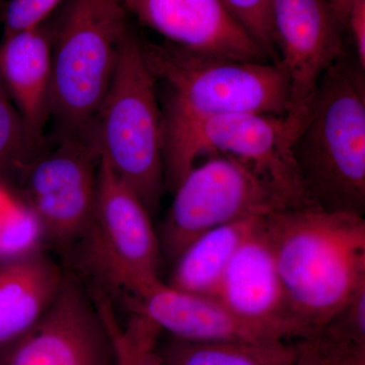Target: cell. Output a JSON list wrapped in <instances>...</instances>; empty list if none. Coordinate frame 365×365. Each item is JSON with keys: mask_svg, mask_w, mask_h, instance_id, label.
Here are the masks:
<instances>
[{"mask_svg": "<svg viewBox=\"0 0 365 365\" xmlns=\"http://www.w3.org/2000/svg\"><path fill=\"white\" fill-rule=\"evenodd\" d=\"M265 228L292 313L311 335L365 287L364 216L283 208Z\"/></svg>", "mask_w": 365, "mask_h": 365, "instance_id": "obj_1", "label": "cell"}, {"mask_svg": "<svg viewBox=\"0 0 365 365\" xmlns=\"http://www.w3.org/2000/svg\"><path fill=\"white\" fill-rule=\"evenodd\" d=\"M141 44L157 85L165 88L163 163L211 118L237 113L287 116L289 111V86L279 64L201 54L165 41L141 38Z\"/></svg>", "mask_w": 365, "mask_h": 365, "instance_id": "obj_2", "label": "cell"}, {"mask_svg": "<svg viewBox=\"0 0 365 365\" xmlns=\"http://www.w3.org/2000/svg\"><path fill=\"white\" fill-rule=\"evenodd\" d=\"M364 73L348 54L331 66L292 141L304 191L326 211H365Z\"/></svg>", "mask_w": 365, "mask_h": 365, "instance_id": "obj_3", "label": "cell"}, {"mask_svg": "<svg viewBox=\"0 0 365 365\" xmlns=\"http://www.w3.org/2000/svg\"><path fill=\"white\" fill-rule=\"evenodd\" d=\"M122 0H63L46 21L51 41L54 133L93 135L130 24Z\"/></svg>", "mask_w": 365, "mask_h": 365, "instance_id": "obj_4", "label": "cell"}, {"mask_svg": "<svg viewBox=\"0 0 365 365\" xmlns=\"http://www.w3.org/2000/svg\"><path fill=\"white\" fill-rule=\"evenodd\" d=\"M101 158L151 213L165 189L162 108L140 36L129 26L93 125Z\"/></svg>", "mask_w": 365, "mask_h": 365, "instance_id": "obj_5", "label": "cell"}, {"mask_svg": "<svg viewBox=\"0 0 365 365\" xmlns=\"http://www.w3.org/2000/svg\"><path fill=\"white\" fill-rule=\"evenodd\" d=\"M100 158L95 136L52 134L11 186L43 240L66 256L93 220Z\"/></svg>", "mask_w": 365, "mask_h": 365, "instance_id": "obj_6", "label": "cell"}, {"mask_svg": "<svg viewBox=\"0 0 365 365\" xmlns=\"http://www.w3.org/2000/svg\"><path fill=\"white\" fill-rule=\"evenodd\" d=\"M69 256L76 257L78 269L110 294L160 277L163 256L150 212L103 158L93 220Z\"/></svg>", "mask_w": 365, "mask_h": 365, "instance_id": "obj_7", "label": "cell"}, {"mask_svg": "<svg viewBox=\"0 0 365 365\" xmlns=\"http://www.w3.org/2000/svg\"><path fill=\"white\" fill-rule=\"evenodd\" d=\"M294 131L287 116L237 113L206 120L165 162V189L174 192L203 155L234 158L256 173L288 208L309 201L292 153Z\"/></svg>", "mask_w": 365, "mask_h": 365, "instance_id": "obj_8", "label": "cell"}, {"mask_svg": "<svg viewBox=\"0 0 365 365\" xmlns=\"http://www.w3.org/2000/svg\"><path fill=\"white\" fill-rule=\"evenodd\" d=\"M173 193L158 235L163 256L172 262L208 230L288 208L256 173L222 155L195 163Z\"/></svg>", "mask_w": 365, "mask_h": 365, "instance_id": "obj_9", "label": "cell"}, {"mask_svg": "<svg viewBox=\"0 0 365 365\" xmlns=\"http://www.w3.org/2000/svg\"><path fill=\"white\" fill-rule=\"evenodd\" d=\"M278 63L289 86L288 121L299 131L319 81L347 53L346 26L327 0H270Z\"/></svg>", "mask_w": 365, "mask_h": 365, "instance_id": "obj_10", "label": "cell"}, {"mask_svg": "<svg viewBox=\"0 0 365 365\" xmlns=\"http://www.w3.org/2000/svg\"><path fill=\"white\" fill-rule=\"evenodd\" d=\"M0 365H115L109 334L78 273L67 270L44 317L0 347Z\"/></svg>", "mask_w": 365, "mask_h": 365, "instance_id": "obj_11", "label": "cell"}, {"mask_svg": "<svg viewBox=\"0 0 365 365\" xmlns=\"http://www.w3.org/2000/svg\"><path fill=\"white\" fill-rule=\"evenodd\" d=\"M216 299L237 319L272 339L297 341L309 335L288 302L266 232L265 217L235 251Z\"/></svg>", "mask_w": 365, "mask_h": 365, "instance_id": "obj_12", "label": "cell"}, {"mask_svg": "<svg viewBox=\"0 0 365 365\" xmlns=\"http://www.w3.org/2000/svg\"><path fill=\"white\" fill-rule=\"evenodd\" d=\"M127 13L165 42L201 54L267 62L253 38L222 0H122Z\"/></svg>", "mask_w": 365, "mask_h": 365, "instance_id": "obj_13", "label": "cell"}, {"mask_svg": "<svg viewBox=\"0 0 365 365\" xmlns=\"http://www.w3.org/2000/svg\"><path fill=\"white\" fill-rule=\"evenodd\" d=\"M116 297L128 313L143 314L163 332L179 339H272L237 319L220 300L181 292L160 278L144 281Z\"/></svg>", "mask_w": 365, "mask_h": 365, "instance_id": "obj_14", "label": "cell"}, {"mask_svg": "<svg viewBox=\"0 0 365 365\" xmlns=\"http://www.w3.org/2000/svg\"><path fill=\"white\" fill-rule=\"evenodd\" d=\"M0 78L36 140H47L51 114V41L42 25L2 37Z\"/></svg>", "mask_w": 365, "mask_h": 365, "instance_id": "obj_15", "label": "cell"}, {"mask_svg": "<svg viewBox=\"0 0 365 365\" xmlns=\"http://www.w3.org/2000/svg\"><path fill=\"white\" fill-rule=\"evenodd\" d=\"M66 271L41 249L0 263V347L18 340L44 317Z\"/></svg>", "mask_w": 365, "mask_h": 365, "instance_id": "obj_16", "label": "cell"}, {"mask_svg": "<svg viewBox=\"0 0 365 365\" xmlns=\"http://www.w3.org/2000/svg\"><path fill=\"white\" fill-rule=\"evenodd\" d=\"M263 218L237 220L199 235L173 262L168 284L188 294L216 299L235 251Z\"/></svg>", "mask_w": 365, "mask_h": 365, "instance_id": "obj_17", "label": "cell"}, {"mask_svg": "<svg viewBox=\"0 0 365 365\" xmlns=\"http://www.w3.org/2000/svg\"><path fill=\"white\" fill-rule=\"evenodd\" d=\"M163 365H295L297 341H188L168 335L158 343Z\"/></svg>", "mask_w": 365, "mask_h": 365, "instance_id": "obj_18", "label": "cell"}, {"mask_svg": "<svg viewBox=\"0 0 365 365\" xmlns=\"http://www.w3.org/2000/svg\"><path fill=\"white\" fill-rule=\"evenodd\" d=\"M88 289L109 334L115 365H163L158 353L163 331L140 314L128 313L126 321H122L104 288L91 284Z\"/></svg>", "mask_w": 365, "mask_h": 365, "instance_id": "obj_19", "label": "cell"}, {"mask_svg": "<svg viewBox=\"0 0 365 365\" xmlns=\"http://www.w3.org/2000/svg\"><path fill=\"white\" fill-rule=\"evenodd\" d=\"M47 140L39 143L34 138L0 78V181L13 186Z\"/></svg>", "mask_w": 365, "mask_h": 365, "instance_id": "obj_20", "label": "cell"}, {"mask_svg": "<svg viewBox=\"0 0 365 365\" xmlns=\"http://www.w3.org/2000/svg\"><path fill=\"white\" fill-rule=\"evenodd\" d=\"M272 63H278L271 25L270 0H222Z\"/></svg>", "mask_w": 365, "mask_h": 365, "instance_id": "obj_21", "label": "cell"}, {"mask_svg": "<svg viewBox=\"0 0 365 365\" xmlns=\"http://www.w3.org/2000/svg\"><path fill=\"white\" fill-rule=\"evenodd\" d=\"M313 333L341 344L365 346V287Z\"/></svg>", "mask_w": 365, "mask_h": 365, "instance_id": "obj_22", "label": "cell"}, {"mask_svg": "<svg viewBox=\"0 0 365 365\" xmlns=\"http://www.w3.org/2000/svg\"><path fill=\"white\" fill-rule=\"evenodd\" d=\"M297 343V365H365L364 346L340 344L314 333Z\"/></svg>", "mask_w": 365, "mask_h": 365, "instance_id": "obj_23", "label": "cell"}, {"mask_svg": "<svg viewBox=\"0 0 365 365\" xmlns=\"http://www.w3.org/2000/svg\"><path fill=\"white\" fill-rule=\"evenodd\" d=\"M62 2L63 0H7L1 16L2 37L42 25Z\"/></svg>", "mask_w": 365, "mask_h": 365, "instance_id": "obj_24", "label": "cell"}, {"mask_svg": "<svg viewBox=\"0 0 365 365\" xmlns=\"http://www.w3.org/2000/svg\"><path fill=\"white\" fill-rule=\"evenodd\" d=\"M346 30L351 37L355 60L365 72V0H352L346 19Z\"/></svg>", "mask_w": 365, "mask_h": 365, "instance_id": "obj_25", "label": "cell"}, {"mask_svg": "<svg viewBox=\"0 0 365 365\" xmlns=\"http://www.w3.org/2000/svg\"><path fill=\"white\" fill-rule=\"evenodd\" d=\"M327 1L335 9L341 21L346 26V19H347L348 11H349L352 0H327Z\"/></svg>", "mask_w": 365, "mask_h": 365, "instance_id": "obj_26", "label": "cell"}, {"mask_svg": "<svg viewBox=\"0 0 365 365\" xmlns=\"http://www.w3.org/2000/svg\"><path fill=\"white\" fill-rule=\"evenodd\" d=\"M7 0H0V16L4 13V6H6Z\"/></svg>", "mask_w": 365, "mask_h": 365, "instance_id": "obj_27", "label": "cell"}, {"mask_svg": "<svg viewBox=\"0 0 365 365\" xmlns=\"http://www.w3.org/2000/svg\"><path fill=\"white\" fill-rule=\"evenodd\" d=\"M0 263H1V261H0Z\"/></svg>", "mask_w": 365, "mask_h": 365, "instance_id": "obj_28", "label": "cell"}, {"mask_svg": "<svg viewBox=\"0 0 365 365\" xmlns=\"http://www.w3.org/2000/svg\"><path fill=\"white\" fill-rule=\"evenodd\" d=\"M295 365H297V364H295Z\"/></svg>", "mask_w": 365, "mask_h": 365, "instance_id": "obj_29", "label": "cell"}]
</instances>
